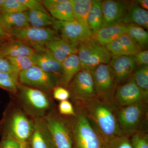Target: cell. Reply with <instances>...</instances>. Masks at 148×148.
<instances>
[{"mask_svg":"<svg viewBox=\"0 0 148 148\" xmlns=\"http://www.w3.org/2000/svg\"><path fill=\"white\" fill-rule=\"evenodd\" d=\"M76 104L83 109L88 121L103 143L124 135L117 121L118 107L113 102L105 101L97 96L84 103Z\"/></svg>","mask_w":148,"mask_h":148,"instance_id":"obj_1","label":"cell"},{"mask_svg":"<svg viewBox=\"0 0 148 148\" xmlns=\"http://www.w3.org/2000/svg\"><path fill=\"white\" fill-rule=\"evenodd\" d=\"M75 115L66 119L71 132L73 148H103V142L92 127L84 110L75 103Z\"/></svg>","mask_w":148,"mask_h":148,"instance_id":"obj_2","label":"cell"},{"mask_svg":"<svg viewBox=\"0 0 148 148\" xmlns=\"http://www.w3.org/2000/svg\"><path fill=\"white\" fill-rule=\"evenodd\" d=\"M148 101H140L118 107L116 116L123 134L130 137L140 132H148Z\"/></svg>","mask_w":148,"mask_h":148,"instance_id":"obj_3","label":"cell"},{"mask_svg":"<svg viewBox=\"0 0 148 148\" xmlns=\"http://www.w3.org/2000/svg\"><path fill=\"white\" fill-rule=\"evenodd\" d=\"M34 128V122L19 109L7 108L0 122V134L19 143L29 142Z\"/></svg>","mask_w":148,"mask_h":148,"instance_id":"obj_4","label":"cell"},{"mask_svg":"<svg viewBox=\"0 0 148 148\" xmlns=\"http://www.w3.org/2000/svg\"><path fill=\"white\" fill-rule=\"evenodd\" d=\"M18 98L25 110L35 119H43L50 111L52 103L42 90L19 85Z\"/></svg>","mask_w":148,"mask_h":148,"instance_id":"obj_5","label":"cell"},{"mask_svg":"<svg viewBox=\"0 0 148 148\" xmlns=\"http://www.w3.org/2000/svg\"><path fill=\"white\" fill-rule=\"evenodd\" d=\"M77 55L82 69L90 73L101 64H109L112 58L106 46L101 45L92 38L79 46Z\"/></svg>","mask_w":148,"mask_h":148,"instance_id":"obj_6","label":"cell"},{"mask_svg":"<svg viewBox=\"0 0 148 148\" xmlns=\"http://www.w3.org/2000/svg\"><path fill=\"white\" fill-rule=\"evenodd\" d=\"M7 34L14 40L30 46L36 52L46 50V45L56 37L55 31L53 29L31 26L13 30Z\"/></svg>","mask_w":148,"mask_h":148,"instance_id":"obj_7","label":"cell"},{"mask_svg":"<svg viewBox=\"0 0 148 148\" xmlns=\"http://www.w3.org/2000/svg\"><path fill=\"white\" fill-rule=\"evenodd\" d=\"M97 96L105 101L112 102L119 84L113 70L109 64L99 65L90 73Z\"/></svg>","mask_w":148,"mask_h":148,"instance_id":"obj_8","label":"cell"},{"mask_svg":"<svg viewBox=\"0 0 148 148\" xmlns=\"http://www.w3.org/2000/svg\"><path fill=\"white\" fill-rule=\"evenodd\" d=\"M67 89L74 103L81 104L97 96L92 75L84 69L75 76Z\"/></svg>","mask_w":148,"mask_h":148,"instance_id":"obj_9","label":"cell"},{"mask_svg":"<svg viewBox=\"0 0 148 148\" xmlns=\"http://www.w3.org/2000/svg\"><path fill=\"white\" fill-rule=\"evenodd\" d=\"M58 79L55 75L47 73L36 66L18 74L19 83L42 91L53 90L57 86Z\"/></svg>","mask_w":148,"mask_h":148,"instance_id":"obj_10","label":"cell"},{"mask_svg":"<svg viewBox=\"0 0 148 148\" xmlns=\"http://www.w3.org/2000/svg\"><path fill=\"white\" fill-rule=\"evenodd\" d=\"M53 26L56 31L60 33L61 38L78 46L92 38L90 29L76 20L64 21L56 20Z\"/></svg>","mask_w":148,"mask_h":148,"instance_id":"obj_11","label":"cell"},{"mask_svg":"<svg viewBox=\"0 0 148 148\" xmlns=\"http://www.w3.org/2000/svg\"><path fill=\"white\" fill-rule=\"evenodd\" d=\"M44 120L56 148H73L71 132L66 119L51 114Z\"/></svg>","mask_w":148,"mask_h":148,"instance_id":"obj_12","label":"cell"},{"mask_svg":"<svg viewBox=\"0 0 148 148\" xmlns=\"http://www.w3.org/2000/svg\"><path fill=\"white\" fill-rule=\"evenodd\" d=\"M143 101H148V92L140 88L132 77L124 83L119 85L112 100L113 103L118 107Z\"/></svg>","mask_w":148,"mask_h":148,"instance_id":"obj_13","label":"cell"},{"mask_svg":"<svg viewBox=\"0 0 148 148\" xmlns=\"http://www.w3.org/2000/svg\"><path fill=\"white\" fill-rule=\"evenodd\" d=\"M129 4V2L125 1L107 0L102 1L103 21L101 28L123 24Z\"/></svg>","mask_w":148,"mask_h":148,"instance_id":"obj_14","label":"cell"},{"mask_svg":"<svg viewBox=\"0 0 148 148\" xmlns=\"http://www.w3.org/2000/svg\"><path fill=\"white\" fill-rule=\"evenodd\" d=\"M113 70L119 85L127 82L138 68L135 56H122L112 58L109 64Z\"/></svg>","mask_w":148,"mask_h":148,"instance_id":"obj_15","label":"cell"},{"mask_svg":"<svg viewBox=\"0 0 148 148\" xmlns=\"http://www.w3.org/2000/svg\"><path fill=\"white\" fill-rule=\"evenodd\" d=\"M112 58L122 56H135L142 50L138 44L124 34L106 46Z\"/></svg>","mask_w":148,"mask_h":148,"instance_id":"obj_16","label":"cell"},{"mask_svg":"<svg viewBox=\"0 0 148 148\" xmlns=\"http://www.w3.org/2000/svg\"><path fill=\"white\" fill-rule=\"evenodd\" d=\"M29 143L31 148H56L43 119H35Z\"/></svg>","mask_w":148,"mask_h":148,"instance_id":"obj_17","label":"cell"},{"mask_svg":"<svg viewBox=\"0 0 148 148\" xmlns=\"http://www.w3.org/2000/svg\"><path fill=\"white\" fill-rule=\"evenodd\" d=\"M41 2L51 16L56 20L64 21L76 20L70 0H44Z\"/></svg>","mask_w":148,"mask_h":148,"instance_id":"obj_18","label":"cell"},{"mask_svg":"<svg viewBox=\"0 0 148 148\" xmlns=\"http://www.w3.org/2000/svg\"><path fill=\"white\" fill-rule=\"evenodd\" d=\"M30 56L35 66L47 73L55 75L58 78L62 71V64L47 49L40 52L35 51Z\"/></svg>","mask_w":148,"mask_h":148,"instance_id":"obj_19","label":"cell"},{"mask_svg":"<svg viewBox=\"0 0 148 148\" xmlns=\"http://www.w3.org/2000/svg\"><path fill=\"white\" fill-rule=\"evenodd\" d=\"M46 48L58 61L63 63L67 57L77 54L78 46L55 37L46 45Z\"/></svg>","mask_w":148,"mask_h":148,"instance_id":"obj_20","label":"cell"},{"mask_svg":"<svg viewBox=\"0 0 148 148\" xmlns=\"http://www.w3.org/2000/svg\"><path fill=\"white\" fill-rule=\"evenodd\" d=\"M62 64V71L58 78L57 86L67 88L75 76L82 68L77 54L70 56Z\"/></svg>","mask_w":148,"mask_h":148,"instance_id":"obj_21","label":"cell"},{"mask_svg":"<svg viewBox=\"0 0 148 148\" xmlns=\"http://www.w3.org/2000/svg\"><path fill=\"white\" fill-rule=\"evenodd\" d=\"M0 25L7 33L29 27L27 11L16 13H3L0 16Z\"/></svg>","mask_w":148,"mask_h":148,"instance_id":"obj_22","label":"cell"},{"mask_svg":"<svg viewBox=\"0 0 148 148\" xmlns=\"http://www.w3.org/2000/svg\"><path fill=\"white\" fill-rule=\"evenodd\" d=\"M123 23L134 24L148 29V11L140 7L135 2L129 3Z\"/></svg>","mask_w":148,"mask_h":148,"instance_id":"obj_23","label":"cell"},{"mask_svg":"<svg viewBox=\"0 0 148 148\" xmlns=\"http://www.w3.org/2000/svg\"><path fill=\"white\" fill-rule=\"evenodd\" d=\"M126 25L123 24L103 27L92 35V38L101 45L106 46L126 34Z\"/></svg>","mask_w":148,"mask_h":148,"instance_id":"obj_24","label":"cell"},{"mask_svg":"<svg viewBox=\"0 0 148 148\" xmlns=\"http://www.w3.org/2000/svg\"><path fill=\"white\" fill-rule=\"evenodd\" d=\"M35 52L30 46L16 40L6 43L0 47V55L6 58L20 56H30Z\"/></svg>","mask_w":148,"mask_h":148,"instance_id":"obj_25","label":"cell"},{"mask_svg":"<svg viewBox=\"0 0 148 148\" xmlns=\"http://www.w3.org/2000/svg\"><path fill=\"white\" fill-rule=\"evenodd\" d=\"M103 21L102 1H92V5L87 18V23L92 35L102 27Z\"/></svg>","mask_w":148,"mask_h":148,"instance_id":"obj_26","label":"cell"},{"mask_svg":"<svg viewBox=\"0 0 148 148\" xmlns=\"http://www.w3.org/2000/svg\"><path fill=\"white\" fill-rule=\"evenodd\" d=\"M92 1L91 0H70L75 20L89 29L87 18Z\"/></svg>","mask_w":148,"mask_h":148,"instance_id":"obj_27","label":"cell"},{"mask_svg":"<svg viewBox=\"0 0 148 148\" xmlns=\"http://www.w3.org/2000/svg\"><path fill=\"white\" fill-rule=\"evenodd\" d=\"M29 24L32 27L37 28H45L53 25L56 19L48 13L40 11L28 10L27 11Z\"/></svg>","mask_w":148,"mask_h":148,"instance_id":"obj_28","label":"cell"},{"mask_svg":"<svg viewBox=\"0 0 148 148\" xmlns=\"http://www.w3.org/2000/svg\"><path fill=\"white\" fill-rule=\"evenodd\" d=\"M126 27V34L138 44L142 50L147 46L148 32L144 28L134 24H127Z\"/></svg>","mask_w":148,"mask_h":148,"instance_id":"obj_29","label":"cell"},{"mask_svg":"<svg viewBox=\"0 0 148 148\" xmlns=\"http://www.w3.org/2000/svg\"><path fill=\"white\" fill-rule=\"evenodd\" d=\"M19 85L18 74L0 72V88L13 94H16Z\"/></svg>","mask_w":148,"mask_h":148,"instance_id":"obj_30","label":"cell"},{"mask_svg":"<svg viewBox=\"0 0 148 148\" xmlns=\"http://www.w3.org/2000/svg\"><path fill=\"white\" fill-rule=\"evenodd\" d=\"M7 58L15 71L18 74L35 66L30 56H20Z\"/></svg>","mask_w":148,"mask_h":148,"instance_id":"obj_31","label":"cell"},{"mask_svg":"<svg viewBox=\"0 0 148 148\" xmlns=\"http://www.w3.org/2000/svg\"><path fill=\"white\" fill-rule=\"evenodd\" d=\"M132 77L140 88L148 92V65L137 68Z\"/></svg>","mask_w":148,"mask_h":148,"instance_id":"obj_32","label":"cell"},{"mask_svg":"<svg viewBox=\"0 0 148 148\" xmlns=\"http://www.w3.org/2000/svg\"><path fill=\"white\" fill-rule=\"evenodd\" d=\"M103 148H133L130 138L123 135L103 143Z\"/></svg>","mask_w":148,"mask_h":148,"instance_id":"obj_33","label":"cell"},{"mask_svg":"<svg viewBox=\"0 0 148 148\" xmlns=\"http://www.w3.org/2000/svg\"><path fill=\"white\" fill-rule=\"evenodd\" d=\"M0 9L3 13H8L23 12L28 10L18 0H5Z\"/></svg>","mask_w":148,"mask_h":148,"instance_id":"obj_34","label":"cell"},{"mask_svg":"<svg viewBox=\"0 0 148 148\" xmlns=\"http://www.w3.org/2000/svg\"><path fill=\"white\" fill-rule=\"evenodd\" d=\"M130 138L133 148H148V132H136Z\"/></svg>","mask_w":148,"mask_h":148,"instance_id":"obj_35","label":"cell"},{"mask_svg":"<svg viewBox=\"0 0 148 148\" xmlns=\"http://www.w3.org/2000/svg\"><path fill=\"white\" fill-rule=\"evenodd\" d=\"M59 113L63 115L68 116L75 115V108L71 102L67 100L61 101L58 106Z\"/></svg>","mask_w":148,"mask_h":148,"instance_id":"obj_36","label":"cell"},{"mask_svg":"<svg viewBox=\"0 0 148 148\" xmlns=\"http://www.w3.org/2000/svg\"><path fill=\"white\" fill-rule=\"evenodd\" d=\"M28 10L40 11L48 13L41 1L37 0H18Z\"/></svg>","mask_w":148,"mask_h":148,"instance_id":"obj_37","label":"cell"},{"mask_svg":"<svg viewBox=\"0 0 148 148\" xmlns=\"http://www.w3.org/2000/svg\"><path fill=\"white\" fill-rule=\"evenodd\" d=\"M53 97L56 100L60 101H67L71 98L70 92L65 88L57 86L53 90Z\"/></svg>","mask_w":148,"mask_h":148,"instance_id":"obj_38","label":"cell"},{"mask_svg":"<svg viewBox=\"0 0 148 148\" xmlns=\"http://www.w3.org/2000/svg\"><path fill=\"white\" fill-rule=\"evenodd\" d=\"M20 143L8 136L2 138L0 142V148H19Z\"/></svg>","mask_w":148,"mask_h":148,"instance_id":"obj_39","label":"cell"},{"mask_svg":"<svg viewBox=\"0 0 148 148\" xmlns=\"http://www.w3.org/2000/svg\"><path fill=\"white\" fill-rule=\"evenodd\" d=\"M0 72L18 74L15 71L8 59L0 55Z\"/></svg>","mask_w":148,"mask_h":148,"instance_id":"obj_40","label":"cell"},{"mask_svg":"<svg viewBox=\"0 0 148 148\" xmlns=\"http://www.w3.org/2000/svg\"><path fill=\"white\" fill-rule=\"evenodd\" d=\"M135 56L138 66L148 65V50L140 51Z\"/></svg>","mask_w":148,"mask_h":148,"instance_id":"obj_41","label":"cell"},{"mask_svg":"<svg viewBox=\"0 0 148 148\" xmlns=\"http://www.w3.org/2000/svg\"><path fill=\"white\" fill-rule=\"evenodd\" d=\"M135 2L144 9L147 10L148 9V0H139L136 1Z\"/></svg>","mask_w":148,"mask_h":148,"instance_id":"obj_42","label":"cell"},{"mask_svg":"<svg viewBox=\"0 0 148 148\" xmlns=\"http://www.w3.org/2000/svg\"><path fill=\"white\" fill-rule=\"evenodd\" d=\"M7 36H8L7 33L4 31V30L3 29L2 27L0 25V38H4Z\"/></svg>","mask_w":148,"mask_h":148,"instance_id":"obj_43","label":"cell"},{"mask_svg":"<svg viewBox=\"0 0 148 148\" xmlns=\"http://www.w3.org/2000/svg\"><path fill=\"white\" fill-rule=\"evenodd\" d=\"M30 147L29 142H22L20 143V147L19 148H29Z\"/></svg>","mask_w":148,"mask_h":148,"instance_id":"obj_44","label":"cell"},{"mask_svg":"<svg viewBox=\"0 0 148 148\" xmlns=\"http://www.w3.org/2000/svg\"><path fill=\"white\" fill-rule=\"evenodd\" d=\"M5 1V0H0V8L2 6Z\"/></svg>","mask_w":148,"mask_h":148,"instance_id":"obj_45","label":"cell"},{"mask_svg":"<svg viewBox=\"0 0 148 148\" xmlns=\"http://www.w3.org/2000/svg\"><path fill=\"white\" fill-rule=\"evenodd\" d=\"M31 148V147H30V148Z\"/></svg>","mask_w":148,"mask_h":148,"instance_id":"obj_46","label":"cell"}]
</instances>
